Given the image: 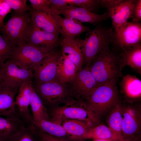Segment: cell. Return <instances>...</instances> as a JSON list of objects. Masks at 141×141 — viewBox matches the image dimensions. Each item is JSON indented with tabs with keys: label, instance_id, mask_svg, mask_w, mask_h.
Returning a JSON list of instances; mask_svg holds the SVG:
<instances>
[{
	"label": "cell",
	"instance_id": "3957f363",
	"mask_svg": "<svg viewBox=\"0 0 141 141\" xmlns=\"http://www.w3.org/2000/svg\"><path fill=\"white\" fill-rule=\"evenodd\" d=\"M89 67L98 86L122 75L119 56L110 48L98 55Z\"/></svg>",
	"mask_w": 141,
	"mask_h": 141
},
{
	"label": "cell",
	"instance_id": "ab89813d",
	"mask_svg": "<svg viewBox=\"0 0 141 141\" xmlns=\"http://www.w3.org/2000/svg\"><path fill=\"white\" fill-rule=\"evenodd\" d=\"M4 63H0V86L4 81L2 73L3 66Z\"/></svg>",
	"mask_w": 141,
	"mask_h": 141
},
{
	"label": "cell",
	"instance_id": "6da1fadb",
	"mask_svg": "<svg viewBox=\"0 0 141 141\" xmlns=\"http://www.w3.org/2000/svg\"><path fill=\"white\" fill-rule=\"evenodd\" d=\"M49 120L61 125L68 119L79 120L92 128L102 124V121L84 101L73 98L62 106L48 109Z\"/></svg>",
	"mask_w": 141,
	"mask_h": 141
},
{
	"label": "cell",
	"instance_id": "9a60e30c",
	"mask_svg": "<svg viewBox=\"0 0 141 141\" xmlns=\"http://www.w3.org/2000/svg\"><path fill=\"white\" fill-rule=\"evenodd\" d=\"M85 41L79 37L74 39L60 38V46L62 56L71 60L78 70L83 67Z\"/></svg>",
	"mask_w": 141,
	"mask_h": 141
},
{
	"label": "cell",
	"instance_id": "f35d334b",
	"mask_svg": "<svg viewBox=\"0 0 141 141\" xmlns=\"http://www.w3.org/2000/svg\"><path fill=\"white\" fill-rule=\"evenodd\" d=\"M120 0H100V7L107 9L117 3Z\"/></svg>",
	"mask_w": 141,
	"mask_h": 141
},
{
	"label": "cell",
	"instance_id": "44dd1931",
	"mask_svg": "<svg viewBox=\"0 0 141 141\" xmlns=\"http://www.w3.org/2000/svg\"><path fill=\"white\" fill-rule=\"evenodd\" d=\"M26 127L16 115L5 118L0 116V141H10Z\"/></svg>",
	"mask_w": 141,
	"mask_h": 141
},
{
	"label": "cell",
	"instance_id": "5b68a950",
	"mask_svg": "<svg viewBox=\"0 0 141 141\" xmlns=\"http://www.w3.org/2000/svg\"><path fill=\"white\" fill-rule=\"evenodd\" d=\"M113 31L111 28L97 26L86 32L84 39L83 66L89 67L98 55L109 48L112 43Z\"/></svg>",
	"mask_w": 141,
	"mask_h": 141
},
{
	"label": "cell",
	"instance_id": "7c38bea8",
	"mask_svg": "<svg viewBox=\"0 0 141 141\" xmlns=\"http://www.w3.org/2000/svg\"><path fill=\"white\" fill-rule=\"evenodd\" d=\"M62 15L64 17L75 20L81 23H88L95 26L100 22L107 20L109 17L106 12L99 15L85 9L68 5L63 8L52 13Z\"/></svg>",
	"mask_w": 141,
	"mask_h": 141
},
{
	"label": "cell",
	"instance_id": "83f0119b",
	"mask_svg": "<svg viewBox=\"0 0 141 141\" xmlns=\"http://www.w3.org/2000/svg\"><path fill=\"white\" fill-rule=\"evenodd\" d=\"M34 125L42 131L51 136L68 141H73L70 136L61 125L44 120Z\"/></svg>",
	"mask_w": 141,
	"mask_h": 141
},
{
	"label": "cell",
	"instance_id": "ee69618b",
	"mask_svg": "<svg viewBox=\"0 0 141 141\" xmlns=\"http://www.w3.org/2000/svg\"><path fill=\"white\" fill-rule=\"evenodd\" d=\"M1 27L0 26V27Z\"/></svg>",
	"mask_w": 141,
	"mask_h": 141
},
{
	"label": "cell",
	"instance_id": "9c48e42d",
	"mask_svg": "<svg viewBox=\"0 0 141 141\" xmlns=\"http://www.w3.org/2000/svg\"><path fill=\"white\" fill-rule=\"evenodd\" d=\"M141 24L140 22H127L116 30H113L112 43L125 51L141 44Z\"/></svg>",
	"mask_w": 141,
	"mask_h": 141
},
{
	"label": "cell",
	"instance_id": "d590c367",
	"mask_svg": "<svg viewBox=\"0 0 141 141\" xmlns=\"http://www.w3.org/2000/svg\"><path fill=\"white\" fill-rule=\"evenodd\" d=\"M66 0H50V7L52 14L61 9L68 5Z\"/></svg>",
	"mask_w": 141,
	"mask_h": 141
},
{
	"label": "cell",
	"instance_id": "1f68e13d",
	"mask_svg": "<svg viewBox=\"0 0 141 141\" xmlns=\"http://www.w3.org/2000/svg\"><path fill=\"white\" fill-rule=\"evenodd\" d=\"M11 9L19 13H24L30 11L32 9L28 5L26 0H4Z\"/></svg>",
	"mask_w": 141,
	"mask_h": 141
},
{
	"label": "cell",
	"instance_id": "4fadbf2b",
	"mask_svg": "<svg viewBox=\"0 0 141 141\" xmlns=\"http://www.w3.org/2000/svg\"><path fill=\"white\" fill-rule=\"evenodd\" d=\"M32 71L20 66L9 59L3 65V76L4 81L19 88L24 83L32 81L34 77Z\"/></svg>",
	"mask_w": 141,
	"mask_h": 141
},
{
	"label": "cell",
	"instance_id": "d6a6232c",
	"mask_svg": "<svg viewBox=\"0 0 141 141\" xmlns=\"http://www.w3.org/2000/svg\"><path fill=\"white\" fill-rule=\"evenodd\" d=\"M10 141H37L33 134L31 126L26 127L19 132Z\"/></svg>",
	"mask_w": 141,
	"mask_h": 141
},
{
	"label": "cell",
	"instance_id": "4316f807",
	"mask_svg": "<svg viewBox=\"0 0 141 141\" xmlns=\"http://www.w3.org/2000/svg\"><path fill=\"white\" fill-rule=\"evenodd\" d=\"M30 106L34 125H37L43 120H49L48 109L36 91L33 85L32 88Z\"/></svg>",
	"mask_w": 141,
	"mask_h": 141
},
{
	"label": "cell",
	"instance_id": "74e56055",
	"mask_svg": "<svg viewBox=\"0 0 141 141\" xmlns=\"http://www.w3.org/2000/svg\"><path fill=\"white\" fill-rule=\"evenodd\" d=\"M11 9L4 0H0V17L3 21L8 14L11 11Z\"/></svg>",
	"mask_w": 141,
	"mask_h": 141
},
{
	"label": "cell",
	"instance_id": "ffe728a7",
	"mask_svg": "<svg viewBox=\"0 0 141 141\" xmlns=\"http://www.w3.org/2000/svg\"><path fill=\"white\" fill-rule=\"evenodd\" d=\"M19 88L4 81L0 86V116L9 117L15 114V96Z\"/></svg>",
	"mask_w": 141,
	"mask_h": 141
},
{
	"label": "cell",
	"instance_id": "7a4b0ae2",
	"mask_svg": "<svg viewBox=\"0 0 141 141\" xmlns=\"http://www.w3.org/2000/svg\"><path fill=\"white\" fill-rule=\"evenodd\" d=\"M116 80L112 79L99 86L84 101L102 121L121 99Z\"/></svg>",
	"mask_w": 141,
	"mask_h": 141
},
{
	"label": "cell",
	"instance_id": "7402d4cb",
	"mask_svg": "<svg viewBox=\"0 0 141 141\" xmlns=\"http://www.w3.org/2000/svg\"><path fill=\"white\" fill-rule=\"evenodd\" d=\"M30 12L32 21L38 27L46 32L59 35L60 28L52 15L32 8Z\"/></svg>",
	"mask_w": 141,
	"mask_h": 141
},
{
	"label": "cell",
	"instance_id": "f546056e",
	"mask_svg": "<svg viewBox=\"0 0 141 141\" xmlns=\"http://www.w3.org/2000/svg\"><path fill=\"white\" fill-rule=\"evenodd\" d=\"M68 5L82 8L97 14L101 7L100 0H66Z\"/></svg>",
	"mask_w": 141,
	"mask_h": 141
},
{
	"label": "cell",
	"instance_id": "8fae6325",
	"mask_svg": "<svg viewBox=\"0 0 141 141\" xmlns=\"http://www.w3.org/2000/svg\"><path fill=\"white\" fill-rule=\"evenodd\" d=\"M59 35L41 29L31 20L27 44L50 53L56 50L60 45Z\"/></svg>",
	"mask_w": 141,
	"mask_h": 141
},
{
	"label": "cell",
	"instance_id": "cb8c5ba5",
	"mask_svg": "<svg viewBox=\"0 0 141 141\" xmlns=\"http://www.w3.org/2000/svg\"><path fill=\"white\" fill-rule=\"evenodd\" d=\"M121 99L115 105L106 118L107 126L119 141H124L122 134Z\"/></svg>",
	"mask_w": 141,
	"mask_h": 141
},
{
	"label": "cell",
	"instance_id": "e575fe53",
	"mask_svg": "<svg viewBox=\"0 0 141 141\" xmlns=\"http://www.w3.org/2000/svg\"><path fill=\"white\" fill-rule=\"evenodd\" d=\"M32 8L45 11L51 14L50 0H29Z\"/></svg>",
	"mask_w": 141,
	"mask_h": 141
},
{
	"label": "cell",
	"instance_id": "60d3db41",
	"mask_svg": "<svg viewBox=\"0 0 141 141\" xmlns=\"http://www.w3.org/2000/svg\"><path fill=\"white\" fill-rule=\"evenodd\" d=\"M92 140V141H118L112 139H94Z\"/></svg>",
	"mask_w": 141,
	"mask_h": 141
},
{
	"label": "cell",
	"instance_id": "8992f818",
	"mask_svg": "<svg viewBox=\"0 0 141 141\" xmlns=\"http://www.w3.org/2000/svg\"><path fill=\"white\" fill-rule=\"evenodd\" d=\"M34 87L47 109L65 104L74 98L68 84L62 83L56 79L36 84Z\"/></svg>",
	"mask_w": 141,
	"mask_h": 141
},
{
	"label": "cell",
	"instance_id": "b9f144b4",
	"mask_svg": "<svg viewBox=\"0 0 141 141\" xmlns=\"http://www.w3.org/2000/svg\"><path fill=\"white\" fill-rule=\"evenodd\" d=\"M124 141H141V135L136 138Z\"/></svg>",
	"mask_w": 141,
	"mask_h": 141
},
{
	"label": "cell",
	"instance_id": "277c9868",
	"mask_svg": "<svg viewBox=\"0 0 141 141\" xmlns=\"http://www.w3.org/2000/svg\"><path fill=\"white\" fill-rule=\"evenodd\" d=\"M31 21L30 11L22 13L14 11L8 20L0 27V33L15 46L27 44Z\"/></svg>",
	"mask_w": 141,
	"mask_h": 141
},
{
	"label": "cell",
	"instance_id": "d4e9b609",
	"mask_svg": "<svg viewBox=\"0 0 141 141\" xmlns=\"http://www.w3.org/2000/svg\"><path fill=\"white\" fill-rule=\"evenodd\" d=\"M122 69L126 66L141 74V45H136L123 52L119 56Z\"/></svg>",
	"mask_w": 141,
	"mask_h": 141
},
{
	"label": "cell",
	"instance_id": "f1b7e54d",
	"mask_svg": "<svg viewBox=\"0 0 141 141\" xmlns=\"http://www.w3.org/2000/svg\"><path fill=\"white\" fill-rule=\"evenodd\" d=\"M85 140L89 139H112L119 141L107 126L102 124L90 129L83 137Z\"/></svg>",
	"mask_w": 141,
	"mask_h": 141
},
{
	"label": "cell",
	"instance_id": "484cf974",
	"mask_svg": "<svg viewBox=\"0 0 141 141\" xmlns=\"http://www.w3.org/2000/svg\"><path fill=\"white\" fill-rule=\"evenodd\" d=\"M61 125L70 136L73 141H86L83 137L92 128L85 122L76 120H66L62 121Z\"/></svg>",
	"mask_w": 141,
	"mask_h": 141
},
{
	"label": "cell",
	"instance_id": "5bb4252c",
	"mask_svg": "<svg viewBox=\"0 0 141 141\" xmlns=\"http://www.w3.org/2000/svg\"><path fill=\"white\" fill-rule=\"evenodd\" d=\"M62 55L56 50L50 53L40 62L34 70L36 84L52 81L56 79L57 66Z\"/></svg>",
	"mask_w": 141,
	"mask_h": 141
},
{
	"label": "cell",
	"instance_id": "52a82bcc",
	"mask_svg": "<svg viewBox=\"0 0 141 141\" xmlns=\"http://www.w3.org/2000/svg\"><path fill=\"white\" fill-rule=\"evenodd\" d=\"M50 53L27 44L15 46L9 59L20 66L34 71L42 61Z\"/></svg>",
	"mask_w": 141,
	"mask_h": 141
},
{
	"label": "cell",
	"instance_id": "30bf717a",
	"mask_svg": "<svg viewBox=\"0 0 141 141\" xmlns=\"http://www.w3.org/2000/svg\"><path fill=\"white\" fill-rule=\"evenodd\" d=\"M33 86L32 81L22 85L19 88L14 102V109L15 114L26 127L34 124L29 108Z\"/></svg>",
	"mask_w": 141,
	"mask_h": 141
},
{
	"label": "cell",
	"instance_id": "836d02e7",
	"mask_svg": "<svg viewBox=\"0 0 141 141\" xmlns=\"http://www.w3.org/2000/svg\"><path fill=\"white\" fill-rule=\"evenodd\" d=\"M31 126L34 135L37 141H68L45 133L40 130L34 124Z\"/></svg>",
	"mask_w": 141,
	"mask_h": 141
},
{
	"label": "cell",
	"instance_id": "ac0fdd59",
	"mask_svg": "<svg viewBox=\"0 0 141 141\" xmlns=\"http://www.w3.org/2000/svg\"><path fill=\"white\" fill-rule=\"evenodd\" d=\"M122 134L123 140L136 138L141 135V114L127 110L121 107Z\"/></svg>",
	"mask_w": 141,
	"mask_h": 141
},
{
	"label": "cell",
	"instance_id": "4dcf8cb0",
	"mask_svg": "<svg viewBox=\"0 0 141 141\" xmlns=\"http://www.w3.org/2000/svg\"><path fill=\"white\" fill-rule=\"evenodd\" d=\"M15 46L0 33V63L8 60L12 54Z\"/></svg>",
	"mask_w": 141,
	"mask_h": 141
},
{
	"label": "cell",
	"instance_id": "7bdbcfd3",
	"mask_svg": "<svg viewBox=\"0 0 141 141\" xmlns=\"http://www.w3.org/2000/svg\"><path fill=\"white\" fill-rule=\"evenodd\" d=\"M4 24V21L2 20L0 17V26L1 27Z\"/></svg>",
	"mask_w": 141,
	"mask_h": 141
},
{
	"label": "cell",
	"instance_id": "ba28073f",
	"mask_svg": "<svg viewBox=\"0 0 141 141\" xmlns=\"http://www.w3.org/2000/svg\"><path fill=\"white\" fill-rule=\"evenodd\" d=\"M74 98L84 101L98 87L89 67L83 66L77 71L73 80L68 84Z\"/></svg>",
	"mask_w": 141,
	"mask_h": 141
},
{
	"label": "cell",
	"instance_id": "603a6c76",
	"mask_svg": "<svg viewBox=\"0 0 141 141\" xmlns=\"http://www.w3.org/2000/svg\"><path fill=\"white\" fill-rule=\"evenodd\" d=\"M77 71L74 63L62 55L57 63L56 79L62 83L68 84L73 80Z\"/></svg>",
	"mask_w": 141,
	"mask_h": 141
},
{
	"label": "cell",
	"instance_id": "e0dca14e",
	"mask_svg": "<svg viewBox=\"0 0 141 141\" xmlns=\"http://www.w3.org/2000/svg\"><path fill=\"white\" fill-rule=\"evenodd\" d=\"M119 85L122 101L130 103L140 102L141 81L136 76L129 74L123 76Z\"/></svg>",
	"mask_w": 141,
	"mask_h": 141
},
{
	"label": "cell",
	"instance_id": "2e32d148",
	"mask_svg": "<svg viewBox=\"0 0 141 141\" xmlns=\"http://www.w3.org/2000/svg\"><path fill=\"white\" fill-rule=\"evenodd\" d=\"M137 0H120L106 9V13L112 21L114 30H117L131 17Z\"/></svg>",
	"mask_w": 141,
	"mask_h": 141
},
{
	"label": "cell",
	"instance_id": "8d00e7d4",
	"mask_svg": "<svg viewBox=\"0 0 141 141\" xmlns=\"http://www.w3.org/2000/svg\"><path fill=\"white\" fill-rule=\"evenodd\" d=\"M132 21L140 22L141 21V0H137L132 14Z\"/></svg>",
	"mask_w": 141,
	"mask_h": 141
},
{
	"label": "cell",
	"instance_id": "d6986e66",
	"mask_svg": "<svg viewBox=\"0 0 141 141\" xmlns=\"http://www.w3.org/2000/svg\"><path fill=\"white\" fill-rule=\"evenodd\" d=\"M52 15L60 27V34L61 37L74 39L91 30L89 27L84 25L82 23L77 21L63 17L60 15L56 14Z\"/></svg>",
	"mask_w": 141,
	"mask_h": 141
}]
</instances>
